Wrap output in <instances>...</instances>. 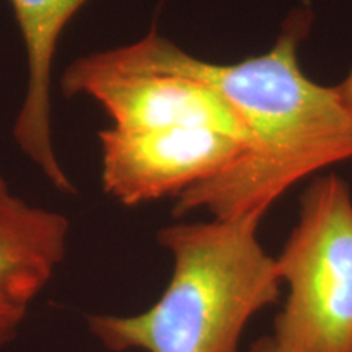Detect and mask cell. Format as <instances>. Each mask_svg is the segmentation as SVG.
<instances>
[{
  "label": "cell",
  "instance_id": "7",
  "mask_svg": "<svg viewBox=\"0 0 352 352\" xmlns=\"http://www.w3.org/2000/svg\"><path fill=\"white\" fill-rule=\"evenodd\" d=\"M90 0H7L26 59V90L13 122V140L59 192L76 191L60 164L52 132V67L65 26Z\"/></svg>",
  "mask_w": 352,
  "mask_h": 352
},
{
  "label": "cell",
  "instance_id": "1",
  "mask_svg": "<svg viewBox=\"0 0 352 352\" xmlns=\"http://www.w3.org/2000/svg\"><path fill=\"white\" fill-rule=\"evenodd\" d=\"M311 23L310 8H296L270 51L235 64L191 56L155 26L135 43L96 52L111 67L204 83L222 96L248 134V151L239 160L176 196V217L204 210L212 219H263L300 179L351 160L352 109L336 87L310 80L298 60Z\"/></svg>",
  "mask_w": 352,
  "mask_h": 352
},
{
  "label": "cell",
  "instance_id": "5",
  "mask_svg": "<svg viewBox=\"0 0 352 352\" xmlns=\"http://www.w3.org/2000/svg\"><path fill=\"white\" fill-rule=\"evenodd\" d=\"M101 186L127 208L178 196L220 173L248 144L210 127L122 132L100 131Z\"/></svg>",
  "mask_w": 352,
  "mask_h": 352
},
{
  "label": "cell",
  "instance_id": "8",
  "mask_svg": "<svg viewBox=\"0 0 352 352\" xmlns=\"http://www.w3.org/2000/svg\"><path fill=\"white\" fill-rule=\"evenodd\" d=\"M338 91H340L342 100L346 101V104L352 109V67L349 72H347V76L344 77V80H342L340 85H336Z\"/></svg>",
  "mask_w": 352,
  "mask_h": 352
},
{
  "label": "cell",
  "instance_id": "4",
  "mask_svg": "<svg viewBox=\"0 0 352 352\" xmlns=\"http://www.w3.org/2000/svg\"><path fill=\"white\" fill-rule=\"evenodd\" d=\"M60 90L69 98L87 96L98 103L111 120L109 127L116 131L210 127L250 145L243 124L222 96L192 78L121 70L104 64L94 52L65 69Z\"/></svg>",
  "mask_w": 352,
  "mask_h": 352
},
{
  "label": "cell",
  "instance_id": "6",
  "mask_svg": "<svg viewBox=\"0 0 352 352\" xmlns=\"http://www.w3.org/2000/svg\"><path fill=\"white\" fill-rule=\"evenodd\" d=\"M69 233L65 215L21 199L0 170V346L15 338L63 264Z\"/></svg>",
  "mask_w": 352,
  "mask_h": 352
},
{
  "label": "cell",
  "instance_id": "3",
  "mask_svg": "<svg viewBox=\"0 0 352 352\" xmlns=\"http://www.w3.org/2000/svg\"><path fill=\"white\" fill-rule=\"evenodd\" d=\"M276 263L289 287L271 336L279 352H352V196L341 176L308 184Z\"/></svg>",
  "mask_w": 352,
  "mask_h": 352
},
{
  "label": "cell",
  "instance_id": "9",
  "mask_svg": "<svg viewBox=\"0 0 352 352\" xmlns=\"http://www.w3.org/2000/svg\"><path fill=\"white\" fill-rule=\"evenodd\" d=\"M250 352H279L271 336H264L254 342Z\"/></svg>",
  "mask_w": 352,
  "mask_h": 352
},
{
  "label": "cell",
  "instance_id": "2",
  "mask_svg": "<svg viewBox=\"0 0 352 352\" xmlns=\"http://www.w3.org/2000/svg\"><path fill=\"white\" fill-rule=\"evenodd\" d=\"M261 220L164 227L157 240L173 256L165 292L142 314L90 316V331L113 352H239L248 321L279 300L283 284L258 240Z\"/></svg>",
  "mask_w": 352,
  "mask_h": 352
}]
</instances>
